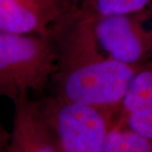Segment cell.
<instances>
[{
  "label": "cell",
  "instance_id": "10",
  "mask_svg": "<svg viewBox=\"0 0 152 152\" xmlns=\"http://www.w3.org/2000/svg\"><path fill=\"white\" fill-rule=\"evenodd\" d=\"M9 136H10V134L6 133V131L4 129V128L0 124V149L6 148L8 140H9Z\"/></svg>",
  "mask_w": 152,
  "mask_h": 152
},
{
  "label": "cell",
  "instance_id": "2",
  "mask_svg": "<svg viewBox=\"0 0 152 152\" xmlns=\"http://www.w3.org/2000/svg\"><path fill=\"white\" fill-rule=\"evenodd\" d=\"M57 63L53 37L0 31V98L13 102L42 93Z\"/></svg>",
  "mask_w": 152,
  "mask_h": 152
},
{
  "label": "cell",
  "instance_id": "8",
  "mask_svg": "<svg viewBox=\"0 0 152 152\" xmlns=\"http://www.w3.org/2000/svg\"><path fill=\"white\" fill-rule=\"evenodd\" d=\"M75 8L93 18L124 15L152 9V0H78Z\"/></svg>",
  "mask_w": 152,
  "mask_h": 152
},
{
  "label": "cell",
  "instance_id": "5",
  "mask_svg": "<svg viewBox=\"0 0 152 152\" xmlns=\"http://www.w3.org/2000/svg\"><path fill=\"white\" fill-rule=\"evenodd\" d=\"M74 7L71 0H0V31L53 37Z\"/></svg>",
  "mask_w": 152,
  "mask_h": 152
},
{
  "label": "cell",
  "instance_id": "1",
  "mask_svg": "<svg viewBox=\"0 0 152 152\" xmlns=\"http://www.w3.org/2000/svg\"><path fill=\"white\" fill-rule=\"evenodd\" d=\"M57 63L52 82L55 96L100 109L116 118L140 67L111 58L98 42L93 18L75 6L53 35Z\"/></svg>",
  "mask_w": 152,
  "mask_h": 152
},
{
  "label": "cell",
  "instance_id": "6",
  "mask_svg": "<svg viewBox=\"0 0 152 152\" xmlns=\"http://www.w3.org/2000/svg\"><path fill=\"white\" fill-rule=\"evenodd\" d=\"M6 152H59L40 102L31 97L14 102L12 130Z\"/></svg>",
  "mask_w": 152,
  "mask_h": 152
},
{
  "label": "cell",
  "instance_id": "11",
  "mask_svg": "<svg viewBox=\"0 0 152 152\" xmlns=\"http://www.w3.org/2000/svg\"><path fill=\"white\" fill-rule=\"evenodd\" d=\"M71 1H72V3L74 4V5H75L76 3H77V1H78V0H71Z\"/></svg>",
  "mask_w": 152,
  "mask_h": 152
},
{
  "label": "cell",
  "instance_id": "9",
  "mask_svg": "<svg viewBox=\"0 0 152 152\" xmlns=\"http://www.w3.org/2000/svg\"><path fill=\"white\" fill-rule=\"evenodd\" d=\"M106 152H152V140L118 124L109 131Z\"/></svg>",
  "mask_w": 152,
  "mask_h": 152
},
{
  "label": "cell",
  "instance_id": "4",
  "mask_svg": "<svg viewBox=\"0 0 152 152\" xmlns=\"http://www.w3.org/2000/svg\"><path fill=\"white\" fill-rule=\"evenodd\" d=\"M93 24L100 46L111 58L135 67L152 58V9L93 18Z\"/></svg>",
  "mask_w": 152,
  "mask_h": 152
},
{
  "label": "cell",
  "instance_id": "12",
  "mask_svg": "<svg viewBox=\"0 0 152 152\" xmlns=\"http://www.w3.org/2000/svg\"><path fill=\"white\" fill-rule=\"evenodd\" d=\"M2 151V149H0V152H2V151Z\"/></svg>",
  "mask_w": 152,
  "mask_h": 152
},
{
  "label": "cell",
  "instance_id": "3",
  "mask_svg": "<svg viewBox=\"0 0 152 152\" xmlns=\"http://www.w3.org/2000/svg\"><path fill=\"white\" fill-rule=\"evenodd\" d=\"M40 104L59 152H106L114 115L55 96Z\"/></svg>",
  "mask_w": 152,
  "mask_h": 152
},
{
  "label": "cell",
  "instance_id": "7",
  "mask_svg": "<svg viewBox=\"0 0 152 152\" xmlns=\"http://www.w3.org/2000/svg\"><path fill=\"white\" fill-rule=\"evenodd\" d=\"M116 121L152 140V58L136 72Z\"/></svg>",
  "mask_w": 152,
  "mask_h": 152
}]
</instances>
